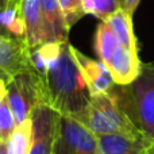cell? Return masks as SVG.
I'll use <instances>...</instances> for the list:
<instances>
[{
    "label": "cell",
    "instance_id": "1",
    "mask_svg": "<svg viewBox=\"0 0 154 154\" xmlns=\"http://www.w3.org/2000/svg\"><path fill=\"white\" fill-rule=\"evenodd\" d=\"M43 77L46 104L62 115L79 118L87 108L91 93L72 53L69 41L61 49Z\"/></svg>",
    "mask_w": 154,
    "mask_h": 154
},
{
    "label": "cell",
    "instance_id": "2",
    "mask_svg": "<svg viewBox=\"0 0 154 154\" xmlns=\"http://www.w3.org/2000/svg\"><path fill=\"white\" fill-rule=\"evenodd\" d=\"M112 92L139 133L154 141V65L142 64L133 82L115 85Z\"/></svg>",
    "mask_w": 154,
    "mask_h": 154
},
{
    "label": "cell",
    "instance_id": "3",
    "mask_svg": "<svg viewBox=\"0 0 154 154\" xmlns=\"http://www.w3.org/2000/svg\"><path fill=\"white\" fill-rule=\"evenodd\" d=\"M76 119L87 126L95 135H104V134L141 135L138 128L133 125L125 111L120 108L112 91L108 93L91 96L87 108Z\"/></svg>",
    "mask_w": 154,
    "mask_h": 154
},
{
    "label": "cell",
    "instance_id": "4",
    "mask_svg": "<svg viewBox=\"0 0 154 154\" xmlns=\"http://www.w3.org/2000/svg\"><path fill=\"white\" fill-rule=\"evenodd\" d=\"M7 99L16 125H20L31 116L38 104H46L43 77L34 69L10 77L7 80Z\"/></svg>",
    "mask_w": 154,
    "mask_h": 154
},
{
    "label": "cell",
    "instance_id": "5",
    "mask_svg": "<svg viewBox=\"0 0 154 154\" xmlns=\"http://www.w3.org/2000/svg\"><path fill=\"white\" fill-rule=\"evenodd\" d=\"M53 154H100L96 135L76 118L60 114Z\"/></svg>",
    "mask_w": 154,
    "mask_h": 154
},
{
    "label": "cell",
    "instance_id": "6",
    "mask_svg": "<svg viewBox=\"0 0 154 154\" xmlns=\"http://www.w3.org/2000/svg\"><path fill=\"white\" fill-rule=\"evenodd\" d=\"M60 112L45 103L38 104L31 114L32 142L29 154H53Z\"/></svg>",
    "mask_w": 154,
    "mask_h": 154
},
{
    "label": "cell",
    "instance_id": "7",
    "mask_svg": "<svg viewBox=\"0 0 154 154\" xmlns=\"http://www.w3.org/2000/svg\"><path fill=\"white\" fill-rule=\"evenodd\" d=\"M31 69V49L27 46L26 41L0 34V70L10 79Z\"/></svg>",
    "mask_w": 154,
    "mask_h": 154
},
{
    "label": "cell",
    "instance_id": "8",
    "mask_svg": "<svg viewBox=\"0 0 154 154\" xmlns=\"http://www.w3.org/2000/svg\"><path fill=\"white\" fill-rule=\"evenodd\" d=\"M72 53L75 57L77 65L80 68V72L82 75L85 84L88 87L91 96L100 95V93H108L114 89L115 84L107 65H104L99 60H92L88 56L82 54L79 49L72 46Z\"/></svg>",
    "mask_w": 154,
    "mask_h": 154
},
{
    "label": "cell",
    "instance_id": "9",
    "mask_svg": "<svg viewBox=\"0 0 154 154\" xmlns=\"http://www.w3.org/2000/svg\"><path fill=\"white\" fill-rule=\"evenodd\" d=\"M107 68L111 72L116 85H126L133 82L138 77L142 68L138 50H131L119 43Z\"/></svg>",
    "mask_w": 154,
    "mask_h": 154
},
{
    "label": "cell",
    "instance_id": "10",
    "mask_svg": "<svg viewBox=\"0 0 154 154\" xmlns=\"http://www.w3.org/2000/svg\"><path fill=\"white\" fill-rule=\"evenodd\" d=\"M100 154H146L150 139L145 135L104 134L96 135Z\"/></svg>",
    "mask_w": 154,
    "mask_h": 154
},
{
    "label": "cell",
    "instance_id": "11",
    "mask_svg": "<svg viewBox=\"0 0 154 154\" xmlns=\"http://www.w3.org/2000/svg\"><path fill=\"white\" fill-rule=\"evenodd\" d=\"M46 42H66L69 27L58 0H39Z\"/></svg>",
    "mask_w": 154,
    "mask_h": 154
},
{
    "label": "cell",
    "instance_id": "12",
    "mask_svg": "<svg viewBox=\"0 0 154 154\" xmlns=\"http://www.w3.org/2000/svg\"><path fill=\"white\" fill-rule=\"evenodd\" d=\"M20 11L24 19V24H26L24 41L27 46L30 49H34L42 43H46L39 0H22Z\"/></svg>",
    "mask_w": 154,
    "mask_h": 154
},
{
    "label": "cell",
    "instance_id": "13",
    "mask_svg": "<svg viewBox=\"0 0 154 154\" xmlns=\"http://www.w3.org/2000/svg\"><path fill=\"white\" fill-rule=\"evenodd\" d=\"M103 22H106L109 26L120 45L131 50H138V42H137L133 27V15H130L125 8H119Z\"/></svg>",
    "mask_w": 154,
    "mask_h": 154
},
{
    "label": "cell",
    "instance_id": "14",
    "mask_svg": "<svg viewBox=\"0 0 154 154\" xmlns=\"http://www.w3.org/2000/svg\"><path fill=\"white\" fill-rule=\"evenodd\" d=\"M0 32L24 39L26 24L22 15L20 5L10 3L5 8L0 10Z\"/></svg>",
    "mask_w": 154,
    "mask_h": 154
},
{
    "label": "cell",
    "instance_id": "15",
    "mask_svg": "<svg viewBox=\"0 0 154 154\" xmlns=\"http://www.w3.org/2000/svg\"><path fill=\"white\" fill-rule=\"evenodd\" d=\"M118 46H119V41L116 35L112 32V30L106 22L101 20L97 24L95 32V51L99 57V61H101L104 65H108Z\"/></svg>",
    "mask_w": 154,
    "mask_h": 154
},
{
    "label": "cell",
    "instance_id": "16",
    "mask_svg": "<svg viewBox=\"0 0 154 154\" xmlns=\"http://www.w3.org/2000/svg\"><path fill=\"white\" fill-rule=\"evenodd\" d=\"M32 142V120L31 116L16 126L8 139V154H29Z\"/></svg>",
    "mask_w": 154,
    "mask_h": 154
},
{
    "label": "cell",
    "instance_id": "17",
    "mask_svg": "<svg viewBox=\"0 0 154 154\" xmlns=\"http://www.w3.org/2000/svg\"><path fill=\"white\" fill-rule=\"evenodd\" d=\"M123 0H82V10L85 15H93L100 20H106L115 11L122 7Z\"/></svg>",
    "mask_w": 154,
    "mask_h": 154
},
{
    "label": "cell",
    "instance_id": "18",
    "mask_svg": "<svg viewBox=\"0 0 154 154\" xmlns=\"http://www.w3.org/2000/svg\"><path fill=\"white\" fill-rule=\"evenodd\" d=\"M16 126L18 125L15 122V116L10 107L8 99L5 97L4 101L0 104V142H8Z\"/></svg>",
    "mask_w": 154,
    "mask_h": 154
},
{
    "label": "cell",
    "instance_id": "19",
    "mask_svg": "<svg viewBox=\"0 0 154 154\" xmlns=\"http://www.w3.org/2000/svg\"><path fill=\"white\" fill-rule=\"evenodd\" d=\"M58 3L69 29L85 15L82 10V0H58Z\"/></svg>",
    "mask_w": 154,
    "mask_h": 154
},
{
    "label": "cell",
    "instance_id": "20",
    "mask_svg": "<svg viewBox=\"0 0 154 154\" xmlns=\"http://www.w3.org/2000/svg\"><path fill=\"white\" fill-rule=\"evenodd\" d=\"M139 3H141V0H123L122 7L125 8L130 15H134V12H135V10H137Z\"/></svg>",
    "mask_w": 154,
    "mask_h": 154
},
{
    "label": "cell",
    "instance_id": "21",
    "mask_svg": "<svg viewBox=\"0 0 154 154\" xmlns=\"http://www.w3.org/2000/svg\"><path fill=\"white\" fill-rule=\"evenodd\" d=\"M7 97V80L0 79V104Z\"/></svg>",
    "mask_w": 154,
    "mask_h": 154
},
{
    "label": "cell",
    "instance_id": "22",
    "mask_svg": "<svg viewBox=\"0 0 154 154\" xmlns=\"http://www.w3.org/2000/svg\"><path fill=\"white\" fill-rule=\"evenodd\" d=\"M8 142H0V154H8Z\"/></svg>",
    "mask_w": 154,
    "mask_h": 154
},
{
    "label": "cell",
    "instance_id": "23",
    "mask_svg": "<svg viewBox=\"0 0 154 154\" xmlns=\"http://www.w3.org/2000/svg\"><path fill=\"white\" fill-rule=\"evenodd\" d=\"M146 154H154V141L150 142L149 147H147V150H146Z\"/></svg>",
    "mask_w": 154,
    "mask_h": 154
},
{
    "label": "cell",
    "instance_id": "24",
    "mask_svg": "<svg viewBox=\"0 0 154 154\" xmlns=\"http://www.w3.org/2000/svg\"><path fill=\"white\" fill-rule=\"evenodd\" d=\"M11 3V0H0V10H3V8H5L8 4Z\"/></svg>",
    "mask_w": 154,
    "mask_h": 154
},
{
    "label": "cell",
    "instance_id": "25",
    "mask_svg": "<svg viewBox=\"0 0 154 154\" xmlns=\"http://www.w3.org/2000/svg\"><path fill=\"white\" fill-rule=\"evenodd\" d=\"M0 79H4V80H7V79H8L7 75H5V73L3 72V70H0Z\"/></svg>",
    "mask_w": 154,
    "mask_h": 154
},
{
    "label": "cell",
    "instance_id": "26",
    "mask_svg": "<svg viewBox=\"0 0 154 154\" xmlns=\"http://www.w3.org/2000/svg\"><path fill=\"white\" fill-rule=\"evenodd\" d=\"M22 0H11V4H16V5H20Z\"/></svg>",
    "mask_w": 154,
    "mask_h": 154
},
{
    "label": "cell",
    "instance_id": "27",
    "mask_svg": "<svg viewBox=\"0 0 154 154\" xmlns=\"http://www.w3.org/2000/svg\"><path fill=\"white\" fill-rule=\"evenodd\" d=\"M152 64H153V65H154V62H152Z\"/></svg>",
    "mask_w": 154,
    "mask_h": 154
},
{
    "label": "cell",
    "instance_id": "28",
    "mask_svg": "<svg viewBox=\"0 0 154 154\" xmlns=\"http://www.w3.org/2000/svg\"><path fill=\"white\" fill-rule=\"evenodd\" d=\"M0 34H2V32H0Z\"/></svg>",
    "mask_w": 154,
    "mask_h": 154
}]
</instances>
